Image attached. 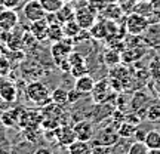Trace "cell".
I'll return each instance as SVG.
<instances>
[{
    "instance_id": "cell-1",
    "label": "cell",
    "mask_w": 160,
    "mask_h": 154,
    "mask_svg": "<svg viewBox=\"0 0 160 154\" xmlns=\"http://www.w3.org/2000/svg\"><path fill=\"white\" fill-rule=\"evenodd\" d=\"M25 97L28 98L30 102H33L37 107H46L52 102L51 91L42 80H33L25 87Z\"/></svg>"
},
{
    "instance_id": "cell-2",
    "label": "cell",
    "mask_w": 160,
    "mask_h": 154,
    "mask_svg": "<svg viewBox=\"0 0 160 154\" xmlns=\"http://www.w3.org/2000/svg\"><path fill=\"white\" fill-rule=\"evenodd\" d=\"M119 133H117V126L114 123H111L110 126L101 127L95 131L93 138H92V147L95 145H102V147H114L119 144Z\"/></svg>"
},
{
    "instance_id": "cell-3",
    "label": "cell",
    "mask_w": 160,
    "mask_h": 154,
    "mask_svg": "<svg viewBox=\"0 0 160 154\" xmlns=\"http://www.w3.org/2000/svg\"><path fill=\"white\" fill-rule=\"evenodd\" d=\"M148 19L144 17L142 13L133 12L129 17L126 18V30L131 36H139L142 34L145 30L148 28Z\"/></svg>"
},
{
    "instance_id": "cell-4",
    "label": "cell",
    "mask_w": 160,
    "mask_h": 154,
    "mask_svg": "<svg viewBox=\"0 0 160 154\" xmlns=\"http://www.w3.org/2000/svg\"><path fill=\"white\" fill-rule=\"evenodd\" d=\"M71 52H73V42L68 37H64L62 40L53 42V45L51 46V57L55 65H58L64 58L68 57Z\"/></svg>"
},
{
    "instance_id": "cell-5",
    "label": "cell",
    "mask_w": 160,
    "mask_h": 154,
    "mask_svg": "<svg viewBox=\"0 0 160 154\" xmlns=\"http://www.w3.org/2000/svg\"><path fill=\"white\" fill-rule=\"evenodd\" d=\"M74 19L76 22L80 25L82 30H89L93 24L97 22V13H95V11L92 9L91 6L86 5L79 7V9H76Z\"/></svg>"
},
{
    "instance_id": "cell-6",
    "label": "cell",
    "mask_w": 160,
    "mask_h": 154,
    "mask_svg": "<svg viewBox=\"0 0 160 154\" xmlns=\"http://www.w3.org/2000/svg\"><path fill=\"white\" fill-rule=\"evenodd\" d=\"M73 131L76 133V139L91 141L92 138H93V133H95V125H93L92 120L83 119V120H79L77 123H74Z\"/></svg>"
},
{
    "instance_id": "cell-7",
    "label": "cell",
    "mask_w": 160,
    "mask_h": 154,
    "mask_svg": "<svg viewBox=\"0 0 160 154\" xmlns=\"http://www.w3.org/2000/svg\"><path fill=\"white\" fill-rule=\"evenodd\" d=\"M24 17L28 19L30 22L33 21H39V19H43L46 17L48 12L43 9V6L40 5L39 0H28L25 5H24Z\"/></svg>"
},
{
    "instance_id": "cell-8",
    "label": "cell",
    "mask_w": 160,
    "mask_h": 154,
    "mask_svg": "<svg viewBox=\"0 0 160 154\" xmlns=\"http://www.w3.org/2000/svg\"><path fill=\"white\" fill-rule=\"evenodd\" d=\"M91 93H92V99H93L95 104L107 102L108 97L111 95V92H110V80L102 79V80H99V82H95L93 91Z\"/></svg>"
},
{
    "instance_id": "cell-9",
    "label": "cell",
    "mask_w": 160,
    "mask_h": 154,
    "mask_svg": "<svg viewBox=\"0 0 160 154\" xmlns=\"http://www.w3.org/2000/svg\"><path fill=\"white\" fill-rule=\"evenodd\" d=\"M53 132H55L57 142L61 144L62 147H68L70 144H73L76 141V133L73 131V126L59 125L57 129H53Z\"/></svg>"
},
{
    "instance_id": "cell-10",
    "label": "cell",
    "mask_w": 160,
    "mask_h": 154,
    "mask_svg": "<svg viewBox=\"0 0 160 154\" xmlns=\"http://www.w3.org/2000/svg\"><path fill=\"white\" fill-rule=\"evenodd\" d=\"M18 98V89L15 83L11 80H2L0 82V99L2 102L13 104Z\"/></svg>"
},
{
    "instance_id": "cell-11",
    "label": "cell",
    "mask_w": 160,
    "mask_h": 154,
    "mask_svg": "<svg viewBox=\"0 0 160 154\" xmlns=\"http://www.w3.org/2000/svg\"><path fill=\"white\" fill-rule=\"evenodd\" d=\"M48 30H49V22L46 21V18L39 19V21H33L30 25V34L33 36L36 40H46L48 39Z\"/></svg>"
},
{
    "instance_id": "cell-12",
    "label": "cell",
    "mask_w": 160,
    "mask_h": 154,
    "mask_svg": "<svg viewBox=\"0 0 160 154\" xmlns=\"http://www.w3.org/2000/svg\"><path fill=\"white\" fill-rule=\"evenodd\" d=\"M18 25V13L17 9H6L0 15V28L5 31H12Z\"/></svg>"
},
{
    "instance_id": "cell-13",
    "label": "cell",
    "mask_w": 160,
    "mask_h": 154,
    "mask_svg": "<svg viewBox=\"0 0 160 154\" xmlns=\"http://www.w3.org/2000/svg\"><path fill=\"white\" fill-rule=\"evenodd\" d=\"M93 86H95L93 77L89 74H85V76H80V77L76 79L74 89L77 92H80L82 95H89V93L93 91Z\"/></svg>"
},
{
    "instance_id": "cell-14",
    "label": "cell",
    "mask_w": 160,
    "mask_h": 154,
    "mask_svg": "<svg viewBox=\"0 0 160 154\" xmlns=\"http://www.w3.org/2000/svg\"><path fill=\"white\" fill-rule=\"evenodd\" d=\"M114 107L110 105L107 102H101V104H97L95 108L92 111V117H93V122H101L104 120L105 117H111L113 111H114Z\"/></svg>"
},
{
    "instance_id": "cell-15",
    "label": "cell",
    "mask_w": 160,
    "mask_h": 154,
    "mask_svg": "<svg viewBox=\"0 0 160 154\" xmlns=\"http://www.w3.org/2000/svg\"><path fill=\"white\" fill-rule=\"evenodd\" d=\"M74 15H76V9L73 7V5H71L70 2L64 3V5L55 12V17H57L59 24H64V22H67V21L74 19Z\"/></svg>"
},
{
    "instance_id": "cell-16",
    "label": "cell",
    "mask_w": 160,
    "mask_h": 154,
    "mask_svg": "<svg viewBox=\"0 0 160 154\" xmlns=\"http://www.w3.org/2000/svg\"><path fill=\"white\" fill-rule=\"evenodd\" d=\"M67 148H68V154H91L92 153V144H89V141L76 139L74 142L70 144Z\"/></svg>"
},
{
    "instance_id": "cell-17",
    "label": "cell",
    "mask_w": 160,
    "mask_h": 154,
    "mask_svg": "<svg viewBox=\"0 0 160 154\" xmlns=\"http://www.w3.org/2000/svg\"><path fill=\"white\" fill-rule=\"evenodd\" d=\"M102 15L105 19H111V21H117L122 15H123V9L122 6L117 3H108V5L102 7Z\"/></svg>"
},
{
    "instance_id": "cell-18",
    "label": "cell",
    "mask_w": 160,
    "mask_h": 154,
    "mask_svg": "<svg viewBox=\"0 0 160 154\" xmlns=\"http://www.w3.org/2000/svg\"><path fill=\"white\" fill-rule=\"evenodd\" d=\"M148 148H160V131L159 129H150L142 141Z\"/></svg>"
},
{
    "instance_id": "cell-19",
    "label": "cell",
    "mask_w": 160,
    "mask_h": 154,
    "mask_svg": "<svg viewBox=\"0 0 160 154\" xmlns=\"http://www.w3.org/2000/svg\"><path fill=\"white\" fill-rule=\"evenodd\" d=\"M62 31H64V37H68V39H76L77 36L80 34V25L76 22V19H71V21H67V22L62 24Z\"/></svg>"
},
{
    "instance_id": "cell-20",
    "label": "cell",
    "mask_w": 160,
    "mask_h": 154,
    "mask_svg": "<svg viewBox=\"0 0 160 154\" xmlns=\"http://www.w3.org/2000/svg\"><path fill=\"white\" fill-rule=\"evenodd\" d=\"M6 46L9 47V51L19 52L24 47V39L19 34L13 33V30H12L9 37H8V40H6Z\"/></svg>"
},
{
    "instance_id": "cell-21",
    "label": "cell",
    "mask_w": 160,
    "mask_h": 154,
    "mask_svg": "<svg viewBox=\"0 0 160 154\" xmlns=\"http://www.w3.org/2000/svg\"><path fill=\"white\" fill-rule=\"evenodd\" d=\"M48 39L51 42H58V40L64 39V31H62V24L58 21L49 24V30H48Z\"/></svg>"
},
{
    "instance_id": "cell-22",
    "label": "cell",
    "mask_w": 160,
    "mask_h": 154,
    "mask_svg": "<svg viewBox=\"0 0 160 154\" xmlns=\"http://www.w3.org/2000/svg\"><path fill=\"white\" fill-rule=\"evenodd\" d=\"M67 92L65 89L62 87H57L55 91L51 92V99L52 102L55 104V105H59V107H64V105H67L68 104V99H67Z\"/></svg>"
},
{
    "instance_id": "cell-23",
    "label": "cell",
    "mask_w": 160,
    "mask_h": 154,
    "mask_svg": "<svg viewBox=\"0 0 160 154\" xmlns=\"http://www.w3.org/2000/svg\"><path fill=\"white\" fill-rule=\"evenodd\" d=\"M135 132H137V126L129 123V122H125V120L117 126V133H119L120 138H125V139L132 138L135 135Z\"/></svg>"
},
{
    "instance_id": "cell-24",
    "label": "cell",
    "mask_w": 160,
    "mask_h": 154,
    "mask_svg": "<svg viewBox=\"0 0 160 154\" xmlns=\"http://www.w3.org/2000/svg\"><path fill=\"white\" fill-rule=\"evenodd\" d=\"M89 33H91V36L93 37V39H97V40L107 39V36H108L105 22H95L91 28H89Z\"/></svg>"
},
{
    "instance_id": "cell-25",
    "label": "cell",
    "mask_w": 160,
    "mask_h": 154,
    "mask_svg": "<svg viewBox=\"0 0 160 154\" xmlns=\"http://www.w3.org/2000/svg\"><path fill=\"white\" fill-rule=\"evenodd\" d=\"M145 120H148L151 123L160 122V101L159 102H150L147 107V116Z\"/></svg>"
},
{
    "instance_id": "cell-26",
    "label": "cell",
    "mask_w": 160,
    "mask_h": 154,
    "mask_svg": "<svg viewBox=\"0 0 160 154\" xmlns=\"http://www.w3.org/2000/svg\"><path fill=\"white\" fill-rule=\"evenodd\" d=\"M147 105H148V97L144 95L142 92H137L131 101V110L132 111H137V110L147 107Z\"/></svg>"
},
{
    "instance_id": "cell-27",
    "label": "cell",
    "mask_w": 160,
    "mask_h": 154,
    "mask_svg": "<svg viewBox=\"0 0 160 154\" xmlns=\"http://www.w3.org/2000/svg\"><path fill=\"white\" fill-rule=\"evenodd\" d=\"M104 62L107 64L108 67H114V65H119L122 62V55H120V52L117 51H107L104 53Z\"/></svg>"
},
{
    "instance_id": "cell-28",
    "label": "cell",
    "mask_w": 160,
    "mask_h": 154,
    "mask_svg": "<svg viewBox=\"0 0 160 154\" xmlns=\"http://www.w3.org/2000/svg\"><path fill=\"white\" fill-rule=\"evenodd\" d=\"M39 2L48 13H55V12L65 3L64 0H39Z\"/></svg>"
},
{
    "instance_id": "cell-29",
    "label": "cell",
    "mask_w": 160,
    "mask_h": 154,
    "mask_svg": "<svg viewBox=\"0 0 160 154\" xmlns=\"http://www.w3.org/2000/svg\"><path fill=\"white\" fill-rule=\"evenodd\" d=\"M126 154H148V147L142 141H135L129 145Z\"/></svg>"
},
{
    "instance_id": "cell-30",
    "label": "cell",
    "mask_w": 160,
    "mask_h": 154,
    "mask_svg": "<svg viewBox=\"0 0 160 154\" xmlns=\"http://www.w3.org/2000/svg\"><path fill=\"white\" fill-rule=\"evenodd\" d=\"M142 53L144 52H139V53H138L137 47H129V49H126V51L122 52L120 55H122V61H123V62H132V61L138 59Z\"/></svg>"
},
{
    "instance_id": "cell-31",
    "label": "cell",
    "mask_w": 160,
    "mask_h": 154,
    "mask_svg": "<svg viewBox=\"0 0 160 154\" xmlns=\"http://www.w3.org/2000/svg\"><path fill=\"white\" fill-rule=\"evenodd\" d=\"M88 71H89V68H88L86 62H83V64H77V65H73V67H71V70H70V74L77 79V77H80V76L88 74Z\"/></svg>"
},
{
    "instance_id": "cell-32",
    "label": "cell",
    "mask_w": 160,
    "mask_h": 154,
    "mask_svg": "<svg viewBox=\"0 0 160 154\" xmlns=\"http://www.w3.org/2000/svg\"><path fill=\"white\" fill-rule=\"evenodd\" d=\"M2 122H3V127H13V126L17 125L15 119H13V114H12V111H9V110L2 113Z\"/></svg>"
},
{
    "instance_id": "cell-33",
    "label": "cell",
    "mask_w": 160,
    "mask_h": 154,
    "mask_svg": "<svg viewBox=\"0 0 160 154\" xmlns=\"http://www.w3.org/2000/svg\"><path fill=\"white\" fill-rule=\"evenodd\" d=\"M9 70H11V62H9V59L3 55H0V77H3L9 73Z\"/></svg>"
},
{
    "instance_id": "cell-34",
    "label": "cell",
    "mask_w": 160,
    "mask_h": 154,
    "mask_svg": "<svg viewBox=\"0 0 160 154\" xmlns=\"http://www.w3.org/2000/svg\"><path fill=\"white\" fill-rule=\"evenodd\" d=\"M82 98V93L77 92L76 89H71V91L67 92V99H68V104H77Z\"/></svg>"
},
{
    "instance_id": "cell-35",
    "label": "cell",
    "mask_w": 160,
    "mask_h": 154,
    "mask_svg": "<svg viewBox=\"0 0 160 154\" xmlns=\"http://www.w3.org/2000/svg\"><path fill=\"white\" fill-rule=\"evenodd\" d=\"M125 122H129V123H132V125L138 126L141 122H142V119H141L135 111H132V113H129V114H125Z\"/></svg>"
},
{
    "instance_id": "cell-36",
    "label": "cell",
    "mask_w": 160,
    "mask_h": 154,
    "mask_svg": "<svg viewBox=\"0 0 160 154\" xmlns=\"http://www.w3.org/2000/svg\"><path fill=\"white\" fill-rule=\"evenodd\" d=\"M91 154H113V147L95 145V147H92V153Z\"/></svg>"
},
{
    "instance_id": "cell-37",
    "label": "cell",
    "mask_w": 160,
    "mask_h": 154,
    "mask_svg": "<svg viewBox=\"0 0 160 154\" xmlns=\"http://www.w3.org/2000/svg\"><path fill=\"white\" fill-rule=\"evenodd\" d=\"M57 67H58L59 70H61L62 73H70V70H71V62H70L68 57L64 58V59H62V61H61L59 64H58Z\"/></svg>"
},
{
    "instance_id": "cell-38",
    "label": "cell",
    "mask_w": 160,
    "mask_h": 154,
    "mask_svg": "<svg viewBox=\"0 0 160 154\" xmlns=\"http://www.w3.org/2000/svg\"><path fill=\"white\" fill-rule=\"evenodd\" d=\"M0 3L6 6L8 9H17L19 3H21V0H0Z\"/></svg>"
},
{
    "instance_id": "cell-39",
    "label": "cell",
    "mask_w": 160,
    "mask_h": 154,
    "mask_svg": "<svg viewBox=\"0 0 160 154\" xmlns=\"http://www.w3.org/2000/svg\"><path fill=\"white\" fill-rule=\"evenodd\" d=\"M33 154H53L51 148H46V147H42V148H37Z\"/></svg>"
},
{
    "instance_id": "cell-40",
    "label": "cell",
    "mask_w": 160,
    "mask_h": 154,
    "mask_svg": "<svg viewBox=\"0 0 160 154\" xmlns=\"http://www.w3.org/2000/svg\"><path fill=\"white\" fill-rule=\"evenodd\" d=\"M148 154H160V148H148Z\"/></svg>"
},
{
    "instance_id": "cell-41",
    "label": "cell",
    "mask_w": 160,
    "mask_h": 154,
    "mask_svg": "<svg viewBox=\"0 0 160 154\" xmlns=\"http://www.w3.org/2000/svg\"><path fill=\"white\" fill-rule=\"evenodd\" d=\"M0 154H12L11 151L8 148H3V147H0Z\"/></svg>"
},
{
    "instance_id": "cell-42",
    "label": "cell",
    "mask_w": 160,
    "mask_h": 154,
    "mask_svg": "<svg viewBox=\"0 0 160 154\" xmlns=\"http://www.w3.org/2000/svg\"><path fill=\"white\" fill-rule=\"evenodd\" d=\"M6 9H8V7H6V6H3L2 3H0V15H2V13H3V12H5Z\"/></svg>"
},
{
    "instance_id": "cell-43",
    "label": "cell",
    "mask_w": 160,
    "mask_h": 154,
    "mask_svg": "<svg viewBox=\"0 0 160 154\" xmlns=\"http://www.w3.org/2000/svg\"><path fill=\"white\" fill-rule=\"evenodd\" d=\"M2 113H3V110L0 108V129L3 127V122H2Z\"/></svg>"
},
{
    "instance_id": "cell-44",
    "label": "cell",
    "mask_w": 160,
    "mask_h": 154,
    "mask_svg": "<svg viewBox=\"0 0 160 154\" xmlns=\"http://www.w3.org/2000/svg\"><path fill=\"white\" fill-rule=\"evenodd\" d=\"M64 2H65V3H67V2H71V0H64Z\"/></svg>"
},
{
    "instance_id": "cell-45",
    "label": "cell",
    "mask_w": 160,
    "mask_h": 154,
    "mask_svg": "<svg viewBox=\"0 0 160 154\" xmlns=\"http://www.w3.org/2000/svg\"><path fill=\"white\" fill-rule=\"evenodd\" d=\"M27 2H28V0H27Z\"/></svg>"
},
{
    "instance_id": "cell-46",
    "label": "cell",
    "mask_w": 160,
    "mask_h": 154,
    "mask_svg": "<svg viewBox=\"0 0 160 154\" xmlns=\"http://www.w3.org/2000/svg\"><path fill=\"white\" fill-rule=\"evenodd\" d=\"M159 131H160V129H159Z\"/></svg>"
}]
</instances>
